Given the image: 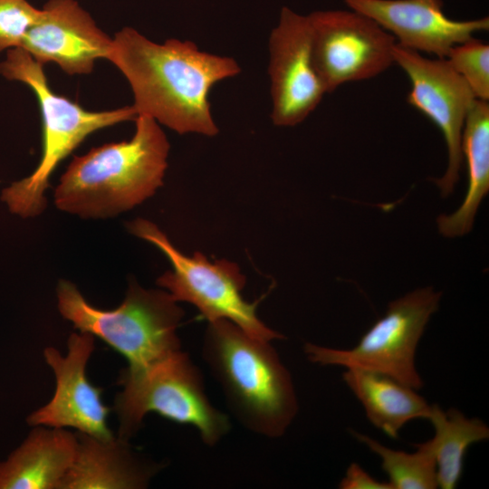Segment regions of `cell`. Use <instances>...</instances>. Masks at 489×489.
Returning a JSON list of instances; mask_svg holds the SVG:
<instances>
[{
  "instance_id": "obj_1",
  "label": "cell",
  "mask_w": 489,
  "mask_h": 489,
  "mask_svg": "<svg viewBox=\"0 0 489 489\" xmlns=\"http://www.w3.org/2000/svg\"><path fill=\"white\" fill-rule=\"evenodd\" d=\"M128 80L138 115H146L179 134L218 133L209 93L214 85L238 75L232 57L199 50L188 40L157 43L131 27L112 39L108 57Z\"/></svg>"
},
{
  "instance_id": "obj_2",
  "label": "cell",
  "mask_w": 489,
  "mask_h": 489,
  "mask_svg": "<svg viewBox=\"0 0 489 489\" xmlns=\"http://www.w3.org/2000/svg\"><path fill=\"white\" fill-rule=\"evenodd\" d=\"M129 140L107 143L74 157L54 191V203L82 218L129 210L163 185L169 143L158 123L138 115Z\"/></svg>"
},
{
  "instance_id": "obj_3",
  "label": "cell",
  "mask_w": 489,
  "mask_h": 489,
  "mask_svg": "<svg viewBox=\"0 0 489 489\" xmlns=\"http://www.w3.org/2000/svg\"><path fill=\"white\" fill-rule=\"evenodd\" d=\"M270 342L220 319L208 321L202 356L238 422L277 438L293 422L299 403L291 373Z\"/></svg>"
},
{
  "instance_id": "obj_4",
  "label": "cell",
  "mask_w": 489,
  "mask_h": 489,
  "mask_svg": "<svg viewBox=\"0 0 489 489\" xmlns=\"http://www.w3.org/2000/svg\"><path fill=\"white\" fill-rule=\"evenodd\" d=\"M0 74L29 86L39 103L43 120V149L38 166L27 177L4 189L2 199L22 217L40 215L46 206L44 192L61 161L89 135L115 124L136 120L132 105L105 111H90L55 93L48 83L43 65L21 47L8 50L0 63Z\"/></svg>"
},
{
  "instance_id": "obj_5",
  "label": "cell",
  "mask_w": 489,
  "mask_h": 489,
  "mask_svg": "<svg viewBox=\"0 0 489 489\" xmlns=\"http://www.w3.org/2000/svg\"><path fill=\"white\" fill-rule=\"evenodd\" d=\"M57 299L64 319L121 354L128 367H142L181 350L177 330L184 311L167 291L130 282L122 303L102 310L89 303L74 283L61 280Z\"/></svg>"
},
{
  "instance_id": "obj_6",
  "label": "cell",
  "mask_w": 489,
  "mask_h": 489,
  "mask_svg": "<svg viewBox=\"0 0 489 489\" xmlns=\"http://www.w3.org/2000/svg\"><path fill=\"white\" fill-rule=\"evenodd\" d=\"M119 383L122 390L115 398L114 410L118 437L123 440L137 433L149 413L193 426L209 446L230 430L228 417L206 396L199 369L181 350L142 367H128L121 370Z\"/></svg>"
},
{
  "instance_id": "obj_7",
  "label": "cell",
  "mask_w": 489,
  "mask_h": 489,
  "mask_svg": "<svg viewBox=\"0 0 489 489\" xmlns=\"http://www.w3.org/2000/svg\"><path fill=\"white\" fill-rule=\"evenodd\" d=\"M127 229L158 247L168 258L172 269L158 277L157 283L175 301L193 304L207 321L228 320L256 339H284L258 318L257 302L251 303L243 298L245 277L235 263L225 259L210 262L199 252L185 255L158 225L147 219L129 222Z\"/></svg>"
},
{
  "instance_id": "obj_8",
  "label": "cell",
  "mask_w": 489,
  "mask_h": 489,
  "mask_svg": "<svg viewBox=\"0 0 489 489\" xmlns=\"http://www.w3.org/2000/svg\"><path fill=\"white\" fill-rule=\"evenodd\" d=\"M441 295L432 287L416 289L391 302L354 347L336 349L307 342L304 353L312 363L376 371L418 390L424 381L416 367V350Z\"/></svg>"
},
{
  "instance_id": "obj_9",
  "label": "cell",
  "mask_w": 489,
  "mask_h": 489,
  "mask_svg": "<svg viewBox=\"0 0 489 489\" xmlns=\"http://www.w3.org/2000/svg\"><path fill=\"white\" fill-rule=\"evenodd\" d=\"M307 19L313 64L326 92L373 78L395 62L394 36L362 14L315 11Z\"/></svg>"
},
{
  "instance_id": "obj_10",
  "label": "cell",
  "mask_w": 489,
  "mask_h": 489,
  "mask_svg": "<svg viewBox=\"0 0 489 489\" xmlns=\"http://www.w3.org/2000/svg\"><path fill=\"white\" fill-rule=\"evenodd\" d=\"M394 62L408 76V102L429 118L441 130L447 147L445 174L434 182L442 197L450 195L459 179L463 162L462 133L475 97L446 58L429 59L396 43Z\"/></svg>"
},
{
  "instance_id": "obj_11",
  "label": "cell",
  "mask_w": 489,
  "mask_h": 489,
  "mask_svg": "<svg viewBox=\"0 0 489 489\" xmlns=\"http://www.w3.org/2000/svg\"><path fill=\"white\" fill-rule=\"evenodd\" d=\"M271 119L279 127L303 121L326 92L312 56L307 15L283 7L269 37Z\"/></svg>"
},
{
  "instance_id": "obj_12",
  "label": "cell",
  "mask_w": 489,
  "mask_h": 489,
  "mask_svg": "<svg viewBox=\"0 0 489 489\" xmlns=\"http://www.w3.org/2000/svg\"><path fill=\"white\" fill-rule=\"evenodd\" d=\"M67 344L65 356L53 347L45 348L43 357L54 373L55 391L45 406L27 417V422L32 427H72L79 433L110 439L114 437L107 423L110 408L102 402V389L92 385L86 375L94 336L72 333Z\"/></svg>"
},
{
  "instance_id": "obj_13",
  "label": "cell",
  "mask_w": 489,
  "mask_h": 489,
  "mask_svg": "<svg viewBox=\"0 0 489 489\" xmlns=\"http://www.w3.org/2000/svg\"><path fill=\"white\" fill-rule=\"evenodd\" d=\"M112 39L75 0H49L27 32L21 48L44 65L58 64L70 75L92 72L108 59Z\"/></svg>"
},
{
  "instance_id": "obj_14",
  "label": "cell",
  "mask_w": 489,
  "mask_h": 489,
  "mask_svg": "<svg viewBox=\"0 0 489 489\" xmlns=\"http://www.w3.org/2000/svg\"><path fill=\"white\" fill-rule=\"evenodd\" d=\"M350 9L375 21L398 39L397 43L418 53L446 58L455 44L489 30V18L456 21L443 11L442 0H344Z\"/></svg>"
},
{
  "instance_id": "obj_15",
  "label": "cell",
  "mask_w": 489,
  "mask_h": 489,
  "mask_svg": "<svg viewBox=\"0 0 489 489\" xmlns=\"http://www.w3.org/2000/svg\"><path fill=\"white\" fill-rule=\"evenodd\" d=\"M76 436V455L60 489H142L159 470L120 437Z\"/></svg>"
},
{
  "instance_id": "obj_16",
  "label": "cell",
  "mask_w": 489,
  "mask_h": 489,
  "mask_svg": "<svg viewBox=\"0 0 489 489\" xmlns=\"http://www.w3.org/2000/svg\"><path fill=\"white\" fill-rule=\"evenodd\" d=\"M0 464V489H60L77 450L76 434L36 426Z\"/></svg>"
},
{
  "instance_id": "obj_17",
  "label": "cell",
  "mask_w": 489,
  "mask_h": 489,
  "mask_svg": "<svg viewBox=\"0 0 489 489\" xmlns=\"http://www.w3.org/2000/svg\"><path fill=\"white\" fill-rule=\"evenodd\" d=\"M342 379L369 421L390 438H397L409 421L429 417L431 405L417 390L389 376L351 368L346 369Z\"/></svg>"
},
{
  "instance_id": "obj_18",
  "label": "cell",
  "mask_w": 489,
  "mask_h": 489,
  "mask_svg": "<svg viewBox=\"0 0 489 489\" xmlns=\"http://www.w3.org/2000/svg\"><path fill=\"white\" fill-rule=\"evenodd\" d=\"M461 149L467 167V191L457 210L436 219L445 237L462 236L471 231L479 205L489 190L488 101L475 100L473 103L463 129Z\"/></svg>"
},
{
  "instance_id": "obj_19",
  "label": "cell",
  "mask_w": 489,
  "mask_h": 489,
  "mask_svg": "<svg viewBox=\"0 0 489 489\" xmlns=\"http://www.w3.org/2000/svg\"><path fill=\"white\" fill-rule=\"evenodd\" d=\"M428 420L434 436L428 439L436 465L438 487L454 489L461 478L468 447L488 439L489 427L478 417H467L456 408L431 405Z\"/></svg>"
},
{
  "instance_id": "obj_20",
  "label": "cell",
  "mask_w": 489,
  "mask_h": 489,
  "mask_svg": "<svg viewBox=\"0 0 489 489\" xmlns=\"http://www.w3.org/2000/svg\"><path fill=\"white\" fill-rule=\"evenodd\" d=\"M351 433L379 456L393 489L438 488L436 460L427 441L414 444L416 451L408 453L389 448L365 434L353 430Z\"/></svg>"
},
{
  "instance_id": "obj_21",
  "label": "cell",
  "mask_w": 489,
  "mask_h": 489,
  "mask_svg": "<svg viewBox=\"0 0 489 489\" xmlns=\"http://www.w3.org/2000/svg\"><path fill=\"white\" fill-rule=\"evenodd\" d=\"M446 61L465 80L475 99L489 101V45L472 37L453 46Z\"/></svg>"
},
{
  "instance_id": "obj_22",
  "label": "cell",
  "mask_w": 489,
  "mask_h": 489,
  "mask_svg": "<svg viewBox=\"0 0 489 489\" xmlns=\"http://www.w3.org/2000/svg\"><path fill=\"white\" fill-rule=\"evenodd\" d=\"M40 11L26 0H0V52L21 47Z\"/></svg>"
},
{
  "instance_id": "obj_23",
  "label": "cell",
  "mask_w": 489,
  "mask_h": 489,
  "mask_svg": "<svg viewBox=\"0 0 489 489\" xmlns=\"http://www.w3.org/2000/svg\"><path fill=\"white\" fill-rule=\"evenodd\" d=\"M340 489H393L386 481H379L358 463H351L339 484Z\"/></svg>"
}]
</instances>
